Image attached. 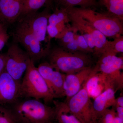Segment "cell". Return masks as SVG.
<instances>
[{
  "instance_id": "obj_9",
  "label": "cell",
  "mask_w": 123,
  "mask_h": 123,
  "mask_svg": "<svg viewBox=\"0 0 123 123\" xmlns=\"http://www.w3.org/2000/svg\"><path fill=\"white\" fill-rule=\"evenodd\" d=\"M91 98L84 85L65 102L70 111L84 123H97Z\"/></svg>"
},
{
  "instance_id": "obj_2",
  "label": "cell",
  "mask_w": 123,
  "mask_h": 123,
  "mask_svg": "<svg viewBox=\"0 0 123 123\" xmlns=\"http://www.w3.org/2000/svg\"><path fill=\"white\" fill-rule=\"evenodd\" d=\"M12 109L19 123H52L55 108L35 99L16 102Z\"/></svg>"
},
{
  "instance_id": "obj_30",
  "label": "cell",
  "mask_w": 123,
  "mask_h": 123,
  "mask_svg": "<svg viewBox=\"0 0 123 123\" xmlns=\"http://www.w3.org/2000/svg\"><path fill=\"white\" fill-rule=\"evenodd\" d=\"M4 29L3 25L1 23H0V32L2 30H3Z\"/></svg>"
},
{
  "instance_id": "obj_14",
  "label": "cell",
  "mask_w": 123,
  "mask_h": 123,
  "mask_svg": "<svg viewBox=\"0 0 123 123\" xmlns=\"http://www.w3.org/2000/svg\"><path fill=\"white\" fill-rule=\"evenodd\" d=\"M116 91L112 87H108L98 95L93 102V110L95 118L97 122L105 111L115 104Z\"/></svg>"
},
{
  "instance_id": "obj_22",
  "label": "cell",
  "mask_w": 123,
  "mask_h": 123,
  "mask_svg": "<svg viewBox=\"0 0 123 123\" xmlns=\"http://www.w3.org/2000/svg\"><path fill=\"white\" fill-rule=\"evenodd\" d=\"M115 54L123 52V36L121 35L114 38L113 41H109V46L107 50Z\"/></svg>"
},
{
  "instance_id": "obj_24",
  "label": "cell",
  "mask_w": 123,
  "mask_h": 123,
  "mask_svg": "<svg viewBox=\"0 0 123 123\" xmlns=\"http://www.w3.org/2000/svg\"><path fill=\"white\" fill-rule=\"evenodd\" d=\"M76 38L80 52L90 54L94 53V51L89 47L84 37L81 35L76 33Z\"/></svg>"
},
{
  "instance_id": "obj_26",
  "label": "cell",
  "mask_w": 123,
  "mask_h": 123,
  "mask_svg": "<svg viewBox=\"0 0 123 123\" xmlns=\"http://www.w3.org/2000/svg\"><path fill=\"white\" fill-rule=\"evenodd\" d=\"M6 55L0 54V75L5 70Z\"/></svg>"
},
{
  "instance_id": "obj_18",
  "label": "cell",
  "mask_w": 123,
  "mask_h": 123,
  "mask_svg": "<svg viewBox=\"0 0 123 123\" xmlns=\"http://www.w3.org/2000/svg\"><path fill=\"white\" fill-rule=\"evenodd\" d=\"M57 7L69 8L80 7L91 8L98 5L96 0H53Z\"/></svg>"
},
{
  "instance_id": "obj_23",
  "label": "cell",
  "mask_w": 123,
  "mask_h": 123,
  "mask_svg": "<svg viewBox=\"0 0 123 123\" xmlns=\"http://www.w3.org/2000/svg\"><path fill=\"white\" fill-rule=\"evenodd\" d=\"M116 112L114 109H108L97 121V123H113Z\"/></svg>"
},
{
  "instance_id": "obj_15",
  "label": "cell",
  "mask_w": 123,
  "mask_h": 123,
  "mask_svg": "<svg viewBox=\"0 0 123 123\" xmlns=\"http://www.w3.org/2000/svg\"><path fill=\"white\" fill-rule=\"evenodd\" d=\"M84 85L90 98H94L106 88L111 87L105 75L98 72L97 65L94 67L93 73Z\"/></svg>"
},
{
  "instance_id": "obj_16",
  "label": "cell",
  "mask_w": 123,
  "mask_h": 123,
  "mask_svg": "<svg viewBox=\"0 0 123 123\" xmlns=\"http://www.w3.org/2000/svg\"><path fill=\"white\" fill-rule=\"evenodd\" d=\"M24 0H0V17L8 23L17 21L21 13Z\"/></svg>"
},
{
  "instance_id": "obj_27",
  "label": "cell",
  "mask_w": 123,
  "mask_h": 123,
  "mask_svg": "<svg viewBox=\"0 0 123 123\" xmlns=\"http://www.w3.org/2000/svg\"><path fill=\"white\" fill-rule=\"evenodd\" d=\"M116 110V114L120 118L123 120V107L115 105L114 106Z\"/></svg>"
},
{
  "instance_id": "obj_7",
  "label": "cell",
  "mask_w": 123,
  "mask_h": 123,
  "mask_svg": "<svg viewBox=\"0 0 123 123\" xmlns=\"http://www.w3.org/2000/svg\"><path fill=\"white\" fill-rule=\"evenodd\" d=\"M117 54L110 51L104 52L100 56L97 65L99 72L104 74L116 92L123 88V57H118Z\"/></svg>"
},
{
  "instance_id": "obj_11",
  "label": "cell",
  "mask_w": 123,
  "mask_h": 123,
  "mask_svg": "<svg viewBox=\"0 0 123 123\" xmlns=\"http://www.w3.org/2000/svg\"><path fill=\"white\" fill-rule=\"evenodd\" d=\"M50 13L49 8L42 12L20 17L22 20L29 27L39 42L43 44L46 41L48 18Z\"/></svg>"
},
{
  "instance_id": "obj_28",
  "label": "cell",
  "mask_w": 123,
  "mask_h": 123,
  "mask_svg": "<svg viewBox=\"0 0 123 123\" xmlns=\"http://www.w3.org/2000/svg\"><path fill=\"white\" fill-rule=\"evenodd\" d=\"M115 105L123 107V95H120L116 99L115 104ZM114 105V106H115Z\"/></svg>"
},
{
  "instance_id": "obj_25",
  "label": "cell",
  "mask_w": 123,
  "mask_h": 123,
  "mask_svg": "<svg viewBox=\"0 0 123 123\" xmlns=\"http://www.w3.org/2000/svg\"><path fill=\"white\" fill-rule=\"evenodd\" d=\"M9 38L8 35L5 29L0 32V51L4 47Z\"/></svg>"
},
{
  "instance_id": "obj_17",
  "label": "cell",
  "mask_w": 123,
  "mask_h": 123,
  "mask_svg": "<svg viewBox=\"0 0 123 123\" xmlns=\"http://www.w3.org/2000/svg\"><path fill=\"white\" fill-rule=\"evenodd\" d=\"M55 118L59 123H85L69 110L66 102L53 101Z\"/></svg>"
},
{
  "instance_id": "obj_3",
  "label": "cell",
  "mask_w": 123,
  "mask_h": 123,
  "mask_svg": "<svg viewBox=\"0 0 123 123\" xmlns=\"http://www.w3.org/2000/svg\"><path fill=\"white\" fill-rule=\"evenodd\" d=\"M106 37L116 38L123 33V21L113 15L98 12L89 8H71Z\"/></svg>"
},
{
  "instance_id": "obj_10",
  "label": "cell",
  "mask_w": 123,
  "mask_h": 123,
  "mask_svg": "<svg viewBox=\"0 0 123 123\" xmlns=\"http://www.w3.org/2000/svg\"><path fill=\"white\" fill-rule=\"evenodd\" d=\"M37 68L55 98L65 97L63 85L66 74L55 68L48 62L41 63Z\"/></svg>"
},
{
  "instance_id": "obj_12",
  "label": "cell",
  "mask_w": 123,
  "mask_h": 123,
  "mask_svg": "<svg viewBox=\"0 0 123 123\" xmlns=\"http://www.w3.org/2000/svg\"><path fill=\"white\" fill-rule=\"evenodd\" d=\"M21 82L5 70L0 75V103H15L21 97Z\"/></svg>"
},
{
  "instance_id": "obj_29",
  "label": "cell",
  "mask_w": 123,
  "mask_h": 123,
  "mask_svg": "<svg viewBox=\"0 0 123 123\" xmlns=\"http://www.w3.org/2000/svg\"><path fill=\"white\" fill-rule=\"evenodd\" d=\"M113 123H123V120L116 115L113 120Z\"/></svg>"
},
{
  "instance_id": "obj_13",
  "label": "cell",
  "mask_w": 123,
  "mask_h": 123,
  "mask_svg": "<svg viewBox=\"0 0 123 123\" xmlns=\"http://www.w3.org/2000/svg\"><path fill=\"white\" fill-rule=\"evenodd\" d=\"M94 68L92 66L74 73L66 74L63 89L66 100L79 92L93 73Z\"/></svg>"
},
{
  "instance_id": "obj_20",
  "label": "cell",
  "mask_w": 123,
  "mask_h": 123,
  "mask_svg": "<svg viewBox=\"0 0 123 123\" xmlns=\"http://www.w3.org/2000/svg\"><path fill=\"white\" fill-rule=\"evenodd\" d=\"M111 14L123 20V0H102Z\"/></svg>"
},
{
  "instance_id": "obj_19",
  "label": "cell",
  "mask_w": 123,
  "mask_h": 123,
  "mask_svg": "<svg viewBox=\"0 0 123 123\" xmlns=\"http://www.w3.org/2000/svg\"><path fill=\"white\" fill-rule=\"evenodd\" d=\"M50 0H24L20 17L35 13ZM19 17V18H20Z\"/></svg>"
},
{
  "instance_id": "obj_4",
  "label": "cell",
  "mask_w": 123,
  "mask_h": 123,
  "mask_svg": "<svg viewBox=\"0 0 123 123\" xmlns=\"http://www.w3.org/2000/svg\"><path fill=\"white\" fill-rule=\"evenodd\" d=\"M20 89L22 97L43 99L46 103L53 101L55 98L35 64L31 60L20 83Z\"/></svg>"
},
{
  "instance_id": "obj_8",
  "label": "cell",
  "mask_w": 123,
  "mask_h": 123,
  "mask_svg": "<svg viewBox=\"0 0 123 123\" xmlns=\"http://www.w3.org/2000/svg\"><path fill=\"white\" fill-rule=\"evenodd\" d=\"M6 55V71L21 82L31 60L29 55L14 42L9 47Z\"/></svg>"
},
{
  "instance_id": "obj_5",
  "label": "cell",
  "mask_w": 123,
  "mask_h": 123,
  "mask_svg": "<svg viewBox=\"0 0 123 123\" xmlns=\"http://www.w3.org/2000/svg\"><path fill=\"white\" fill-rule=\"evenodd\" d=\"M68 15L72 26L80 33L89 47L94 51V54L100 56L107 50L109 41L104 35L73 12L71 8H68Z\"/></svg>"
},
{
  "instance_id": "obj_1",
  "label": "cell",
  "mask_w": 123,
  "mask_h": 123,
  "mask_svg": "<svg viewBox=\"0 0 123 123\" xmlns=\"http://www.w3.org/2000/svg\"><path fill=\"white\" fill-rule=\"evenodd\" d=\"M47 56L49 63L65 74L74 73L91 67L92 58L89 54L81 52H70L61 47L50 49Z\"/></svg>"
},
{
  "instance_id": "obj_6",
  "label": "cell",
  "mask_w": 123,
  "mask_h": 123,
  "mask_svg": "<svg viewBox=\"0 0 123 123\" xmlns=\"http://www.w3.org/2000/svg\"><path fill=\"white\" fill-rule=\"evenodd\" d=\"M17 21L18 23L13 33L14 42L22 46L35 64L47 56L50 49L43 47V44L21 20L18 19Z\"/></svg>"
},
{
  "instance_id": "obj_21",
  "label": "cell",
  "mask_w": 123,
  "mask_h": 123,
  "mask_svg": "<svg viewBox=\"0 0 123 123\" xmlns=\"http://www.w3.org/2000/svg\"><path fill=\"white\" fill-rule=\"evenodd\" d=\"M0 123H19L12 109L0 106Z\"/></svg>"
}]
</instances>
